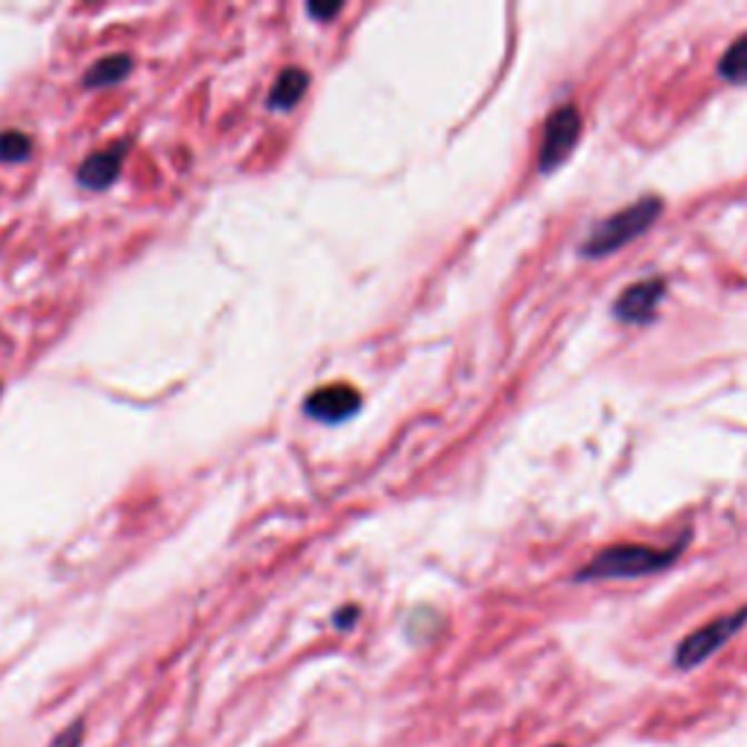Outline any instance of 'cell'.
<instances>
[{"instance_id":"obj_9","label":"cell","mask_w":747,"mask_h":747,"mask_svg":"<svg viewBox=\"0 0 747 747\" xmlns=\"http://www.w3.org/2000/svg\"><path fill=\"white\" fill-rule=\"evenodd\" d=\"M129 70H132V56L126 53H111L100 62H93L91 70H88L86 86L88 88H106V86H117L120 79L129 77Z\"/></svg>"},{"instance_id":"obj_6","label":"cell","mask_w":747,"mask_h":747,"mask_svg":"<svg viewBox=\"0 0 747 747\" xmlns=\"http://www.w3.org/2000/svg\"><path fill=\"white\" fill-rule=\"evenodd\" d=\"M362 406V397L353 386L348 382H330V386H321V389L310 391L307 404H303V412L310 418L321 420V424H339V420L350 418Z\"/></svg>"},{"instance_id":"obj_2","label":"cell","mask_w":747,"mask_h":747,"mask_svg":"<svg viewBox=\"0 0 747 747\" xmlns=\"http://www.w3.org/2000/svg\"><path fill=\"white\" fill-rule=\"evenodd\" d=\"M663 213V199L660 196H643L634 205H625L622 210H616L614 217L601 219L596 222L587 237V242L581 246V255L590 257V260H599V257L614 255L622 246L634 242L637 237L648 231V228L660 219Z\"/></svg>"},{"instance_id":"obj_12","label":"cell","mask_w":747,"mask_h":747,"mask_svg":"<svg viewBox=\"0 0 747 747\" xmlns=\"http://www.w3.org/2000/svg\"><path fill=\"white\" fill-rule=\"evenodd\" d=\"M82 733H86V727H82V724H73V727H68V730L53 741V747H79L82 745Z\"/></svg>"},{"instance_id":"obj_13","label":"cell","mask_w":747,"mask_h":747,"mask_svg":"<svg viewBox=\"0 0 747 747\" xmlns=\"http://www.w3.org/2000/svg\"><path fill=\"white\" fill-rule=\"evenodd\" d=\"M342 7H336V3H330V7H319V3H312L310 7V16L316 18H333L336 12H339Z\"/></svg>"},{"instance_id":"obj_11","label":"cell","mask_w":747,"mask_h":747,"mask_svg":"<svg viewBox=\"0 0 747 747\" xmlns=\"http://www.w3.org/2000/svg\"><path fill=\"white\" fill-rule=\"evenodd\" d=\"M32 140L23 132H0V163H16L30 158Z\"/></svg>"},{"instance_id":"obj_4","label":"cell","mask_w":747,"mask_h":747,"mask_svg":"<svg viewBox=\"0 0 747 747\" xmlns=\"http://www.w3.org/2000/svg\"><path fill=\"white\" fill-rule=\"evenodd\" d=\"M578 138H581V114H578V109L576 106H558L552 114L546 117L540 156H537L540 172L558 170L560 163L569 158V152L578 147Z\"/></svg>"},{"instance_id":"obj_3","label":"cell","mask_w":747,"mask_h":747,"mask_svg":"<svg viewBox=\"0 0 747 747\" xmlns=\"http://www.w3.org/2000/svg\"><path fill=\"white\" fill-rule=\"evenodd\" d=\"M747 622V607H739L733 614H724L713 622H707L704 628L693 630L689 637L677 646L675 651V666L677 669H695L704 660H709L718 648H724L730 643Z\"/></svg>"},{"instance_id":"obj_7","label":"cell","mask_w":747,"mask_h":747,"mask_svg":"<svg viewBox=\"0 0 747 747\" xmlns=\"http://www.w3.org/2000/svg\"><path fill=\"white\" fill-rule=\"evenodd\" d=\"M126 149H129V143H126V140H117L114 147L100 149V152L88 156L86 161H82V167H79V181H82V187H88V190H102V187H109L111 181L120 176Z\"/></svg>"},{"instance_id":"obj_8","label":"cell","mask_w":747,"mask_h":747,"mask_svg":"<svg viewBox=\"0 0 747 747\" xmlns=\"http://www.w3.org/2000/svg\"><path fill=\"white\" fill-rule=\"evenodd\" d=\"M310 86V77H307V70L303 68H287L275 82L272 93H269V102H272V109H292L298 106V100L303 97Z\"/></svg>"},{"instance_id":"obj_10","label":"cell","mask_w":747,"mask_h":747,"mask_svg":"<svg viewBox=\"0 0 747 747\" xmlns=\"http://www.w3.org/2000/svg\"><path fill=\"white\" fill-rule=\"evenodd\" d=\"M718 73H721V79H727V82H736V86L747 82V32L733 41L730 50L721 56Z\"/></svg>"},{"instance_id":"obj_5","label":"cell","mask_w":747,"mask_h":747,"mask_svg":"<svg viewBox=\"0 0 747 747\" xmlns=\"http://www.w3.org/2000/svg\"><path fill=\"white\" fill-rule=\"evenodd\" d=\"M663 298H666V280H639V283H630L619 292V298L614 301V316L625 325H648L660 310Z\"/></svg>"},{"instance_id":"obj_1","label":"cell","mask_w":747,"mask_h":747,"mask_svg":"<svg viewBox=\"0 0 747 747\" xmlns=\"http://www.w3.org/2000/svg\"><path fill=\"white\" fill-rule=\"evenodd\" d=\"M689 535H680V540L666 549L660 546H639V544H619L610 546L605 552L581 567L576 572V581H605V578H639L660 572V569L671 567L680 555H684Z\"/></svg>"}]
</instances>
